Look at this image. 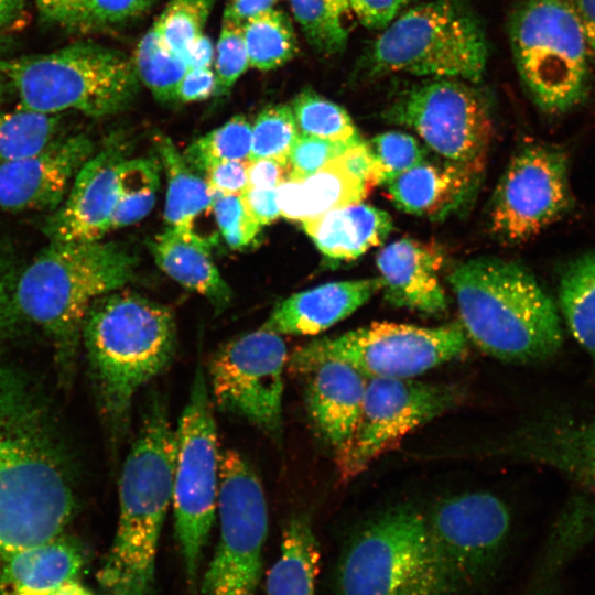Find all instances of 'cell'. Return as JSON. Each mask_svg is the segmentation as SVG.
<instances>
[{
	"mask_svg": "<svg viewBox=\"0 0 595 595\" xmlns=\"http://www.w3.org/2000/svg\"><path fill=\"white\" fill-rule=\"evenodd\" d=\"M448 282L459 324L484 354L526 364L547 360L561 349L559 309L522 264L473 258L456 266Z\"/></svg>",
	"mask_w": 595,
	"mask_h": 595,
	"instance_id": "obj_1",
	"label": "cell"
},
{
	"mask_svg": "<svg viewBox=\"0 0 595 595\" xmlns=\"http://www.w3.org/2000/svg\"><path fill=\"white\" fill-rule=\"evenodd\" d=\"M175 430L166 405L153 396L119 480V517L98 573L101 595H155L160 536L172 502Z\"/></svg>",
	"mask_w": 595,
	"mask_h": 595,
	"instance_id": "obj_2",
	"label": "cell"
},
{
	"mask_svg": "<svg viewBox=\"0 0 595 595\" xmlns=\"http://www.w3.org/2000/svg\"><path fill=\"white\" fill-rule=\"evenodd\" d=\"M82 334L102 408L116 426L125 428L138 390L174 358V316L138 294L111 292L91 305Z\"/></svg>",
	"mask_w": 595,
	"mask_h": 595,
	"instance_id": "obj_3",
	"label": "cell"
},
{
	"mask_svg": "<svg viewBox=\"0 0 595 595\" xmlns=\"http://www.w3.org/2000/svg\"><path fill=\"white\" fill-rule=\"evenodd\" d=\"M0 386V563L62 534L74 501L43 435Z\"/></svg>",
	"mask_w": 595,
	"mask_h": 595,
	"instance_id": "obj_4",
	"label": "cell"
},
{
	"mask_svg": "<svg viewBox=\"0 0 595 595\" xmlns=\"http://www.w3.org/2000/svg\"><path fill=\"white\" fill-rule=\"evenodd\" d=\"M136 267L134 256L115 242L50 241L19 278L14 301L62 348L72 347L91 305L120 290Z\"/></svg>",
	"mask_w": 595,
	"mask_h": 595,
	"instance_id": "obj_5",
	"label": "cell"
},
{
	"mask_svg": "<svg viewBox=\"0 0 595 595\" xmlns=\"http://www.w3.org/2000/svg\"><path fill=\"white\" fill-rule=\"evenodd\" d=\"M487 60L485 30L468 0H432L399 14L355 71L364 78L407 73L476 84Z\"/></svg>",
	"mask_w": 595,
	"mask_h": 595,
	"instance_id": "obj_6",
	"label": "cell"
},
{
	"mask_svg": "<svg viewBox=\"0 0 595 595\" xmlns=\"http://www.w3.org/2000/svg\"><path fill=\"white\" fill-rule=\"evenodd\" d=\"M0 73L11 82L20 107L46 115H115L140 88L132 57L93 41L43 54L0 56Z\"/></svg>",
	"mask_w": 595,
	"mask_h": 595,
	"instance_id": "obj_7",
	"label": "cell"
},
{
	"mask_svg": "<svg viewBox=\"0 0 595 595\" xmlns=\"http://www.w3.org/2000/svg\"><path fill=\"white\" fill-rule=\"evenodd\" d=\"M508 37L520 80L541 111L559 116L585 102L594 63L571 0H521Z\"/></svg>",
	"mask_w": 595,
	"mask_h": 595,
	"instance_id": "obj_8",
	"label": "cell"
},
{
	"mask_svg": "<svg viewBox=\"0 0 595 595\" xmlns=\"http://www.w3.org/2000/svg\"><path fill=\"white\" fill-rule=\"evenodd\" d=\"M338 595H458L426 537L424 515L389 509L354 537L337 567Z\"/></svg>",
	"mask_w": 595,
	"mask_h": 595,
	"instance_id": "obj_9",
	"label": "cell"
},
{
	"mask_svg": "<svg viewBox=\"0 0 595 595\" xmlns=\"http://www.w3.org/2000/svg\"><path fill=\"white\" fill-rule=\"evenodd\" d=\"M220 456L207 380L197 368L175 430L172 490L175 534L193 595L217 512Z\"/></svg>",
	"mask_w": 595,
	"mask_h": 595,
	"instance_id": "obj_10",
	"label": "cell"
},
{
	"mask_svg": "<svg viewBox=\"0 0 595 595\" xmlns=\"http://www.w3.org/2000/svg\"><path fill=\"white\" fill-rule=\"evenodd\" d=\"M467 340L459 323L437 327L374 323L307 343L291 354L288 369L337 359L367 378L410 379L459 358L466 353Z\"/></svg>",
	"mask_w": 595,
	"mask_h": 595,
	"instance_id": "obj_11",
	"label": "cell"
},
{
	"mask_svg": "<svg viewBox=\"0 0 595 595\" xmlns=\"http://www.w3.org/2000/svg\"><path fill=\"white\" fill-rule=\"evenodd\" d=\"M219 540L198 588L201 595H253L261 577L268 509L262 484L238 452L220 456Z\"/></svg>",
	"mask_w": 595,
	"mask_h": 595,
	"instance_id": "obj_12",
	"label": "cell"
},
{
	"mask_svg": "<svg viewBox=\"0 0 595 595\" xmlns=\"http://www.w3.org/2000/svg\"><path fill=\"white\" fill-rule=\"evenodd\" d=\"M429 544L458 595H469L494 575L509 537L511 516L487 491L440 500L424 516Z\"/></svg>",
	"mask_w": 595,
	"mask_h": 595,
	"instance_id": "obj_13",
	"label": "cell"
},
{
	"mask_svg": "<svg viewBox=\"0 0 595 595\" xmlns=\"http://www.w3.org/2000/svg\"><path fill=\"white\" fill-rule=\"evenodd\" d=\"M382 116L414 131L444 160L485 166L494 126L486 99L472 83L434 78L416 84Z\"/></svg>",
	"mask_w": 595,
	"mask_h": 595,
	"instance_id": "obj_14",
	"label": "cell"
},
{
	"mask_svg": "<svg viewBox=\"0 0 595 595\" xmlns=\"http://www.w3.org/2000/svg\"><path fill=\"white\" fill-rule=\"evenodd\" d=\"M574 205L567 151L530 143L515 153L496 186L489 227L501 241L522 244L564 218Z\"/></svg>",
	"mask_w": 595,
	"mask_h": 595,
	"instance_id": "obj_15",
	"label": "cell"
},
{
	"mask_svg": "<svg viewBox=\"0 0 595 595\" xmlns=\"http://www.w3.org/2000/svg\"><path fill=\"white\" fill-rule=\"evenodd\" d=\"M462 399V389L452 383L367 378L356 428L336 452L342 479L363 473L409 432L452 410Z\"/></svg>",
	"mask_w": 595,
	"mask_h": 595,
	"instance_id": "obj_16",
	"label": "cell"
},
{
	"mask_svg": "<svg viewBox=\"0 0 595 595\" xmlns=\"http://www.w3.org/2000/svg\"><path fill=\"white\" fill-rule=\"evenodd\" d=\"M288 360L286 345L277 333L260 327L232 338L212 356L209 394L223 411L280 437Z\"/></svg>",
	"mask_w": 595,
	"mask_h": 595,
	"instance_id": "obj_17",
	"label": "cell"
},
{
	"mask_svg": "<svg viewBox=\"0 0 595 595\" xmlns=\"http://www.w3.org/2000/svg\"><path fill=\"white\" fill-rule=\"evenodd\" d=\"M91 153V141L85 134H74L58 137L36 153L0 165V207L15 213L54 212Z\"/></svg>",
	"mask_w": 595,
	"mask_h": 595,
	"instance_id": "obj_18",
	"label": "cell"
},
{
	"mask_svg": "<svg viewBox=\"0 0 595 595\" xmlns=\"http://www.w3.org/2000/svg\"><path fill=\"white\" fill-rule=\"evenodd\" d=\"M120 149L111 147L90 156L71 190L44 225L50 241L100 240L110 229L119 197Z\"/></svg>",
	"mask_w": 595,
	"mask_h": 595,
	"instance_id": "obj_19",
	"label": "cell"
},
{
	"mask_svg": "<svg viewBox=\"0 0 595 595\" xmlns=\"http://www.w3.org/2000/svg\"><path fill=\"white\" fill-rule=\"evenodd\" d=\"M442 248L432 242L402 238L385 246L376 257L385 299L396 307L422 314H442L447 298L441 283Z\"/></svg>",
	"mask_w": 595,
	"mask_h": 595,
	"instance_id": "obj_20",
	"label": "cell"
},
{
	"mask_svg": "<svg viewBox=\"0 0 595 595\" xmlns=\"http://www.w3.org/2000/svg\"><path fill=\"white\" fill-rule=\"evenodd\" d=\"M290 371L305 378L310 418L323 440L338 452L356 428L367 377L337 359L317 360Z\"/></svg>",
	"mask_w": 595,
	"mask_h": 595,
	"instance_id": "obj_21",
	"label": "cell"
},
{
	"mask_svg": "<svg viewBox=\"0 0 595 595\" xmlns=\"http://www.w3.org/2000/svg\"><path fill=\"white\" fill-rule=\"evenodd\" d=\"M506 451L552 467L595 493V421L545 419L517 432Z\"/></svg>",
	"mask_w": 595,
	"mask_h": 595,
	"instance_id": "obj_22",
	"label": "cell"
},
{
	"mask_svg": "<svg viewBox=\"0 0 595 595\" xmlns=\"http://www.w3.org/2000/svg\"><path fill=\"white\" fill-rule=\"evenodd\" d=\"M483 170L482 165L428 158L386 185L389 198L404 213L443 219L472 199Z\"/></svg>",
	"mask_w": 595,
	"mask_h": 595,
	"instance_id": "obj_23",
	"label": "cell"
},
{
	"mask_svg": "<svg viewBox=\"0 0 595 595\" xmlns=\"http://www.w3.org/2000/svg\"><path fill=\"white\" fill-rule=\"evenodd\" d=\"M379 278L329 282L280 302L262 328L279 335H315L345 320L380 291Z\"/></svg>",
	"mask_w": 595,
	"mask_h": 595,
	"instance_id": "obj_24",
	"label": "cell"
},
{
	"mask_svg": "<svg viewBox=\"0 0 595 595\" xmlns=\"http://www.w3.org/2000/svg\"><path fill=\"white\" fill-rule=\"evenodd\" d=\"M317 249L334 260H354L385 242L391 216L361 202L332 209L302 223Z\"/></svg>",
	"mask_w": 595,
	"mask_h": 595,
	"instance_id": "obj_25",
	"label": "cell"
},
{
	"mask_svg": "<svg viewBox=\"0 0 595 595\" xmlns=\"http://www.w3.org/2000/svg\"><path fill=\"white\" fill-rule=\"evenodd\" d=\"M213 239L167 228L153 239L150 249L167 275L223 310L231 300V291L210 257Z\"/></svg>",
	"mask_w": 595,
	"mask_h": 595,
	"instance_id": "obj_26",
	"label": "cell"
},
{
	"mask_svg": "<svg viewBox=\"0 0 595 595\" xmlns=\"http://www.w3.org/2000/svg\"><path fill=\"white\" fill-rule=\"evenodd\" d=\"M370 190L347 169L339 155L306 177L284 181L278 186L277 194L280 214L303 223L361 202Z\"/></svg>",
	"mask_w": 595,
	"mask_h": 595,
	"instance_id": "obj_27",
	"label": "cell"
},
{
	"mask_svg": "<svg viewBox=\"0 0 595 595\" xmlns=\"http://www.w3.org/2000/svg\"><path fill=\"white\" fill-rule=\"evenodd\" d=\"M84 562L80 547L62 536L24 548L0 563V593L60 587L76 581Z\"/></svg>",
	"mask_w": 595,
	"mask_h": 595,
	"instance_id": "obj_28",
	"label": "cell"
},
{
	"mask_svg": "<svg viewBox=\"0 0 595 595\" xmlns=\"http://www.w3.org/2000/svg\"><path fill=\"white\" fill-rule=\"evenodd\" d=\"M320 551L306 515L288 520L280 552L267 575V595H316Z\"/></svg>",
	"mask_w": 595,
	"mask_h": 595,
	"instance_id": "obj_29",
	"label": "cell"
},
{
	"mask_svg": "<svg viewBox=\"0 0 595 595\" xmlns=\"http://www.w3.org/2000/svg\"><path fill=\"white\" fill-rule=\"evenodd\" d=\"M155 144L167 176L164 210L167 228L199 234L194 223L198 216L212 209L213 191L169 138L158 137Z\"/></svg>",
	"mask_w": 595,
	"mask_h": 595,
	"instance_id": "obj_30",
	"label": "cell"
},
{
	"mask_svg": "<svg viewBox=\"0 0 595 595\" xmlns=\"http://www.w3.org/2000/svg\"><path fill=\"white\" fill-rule=\"evenodd\" d=\"M559 310L572 336L595 363V250L565 267L559 283Z\"/></svg>",
	"mask_w": 595,
	"mask_h": 595,
	"instance_id": "obj_31",
	"label": "cell"
},
{
	"mask_svg": "<svg viewBox=\"0 0 595 595\" xmlns=\"http://www.w3.org/2000/svg\"><path fill=\"white\" fill-rule=\"evenodd\" d=\"M294 20L320 55L331 57L346 48L354 18L347 0H288Z\"/></svg>",
	"mask_w": 595,
	"mask_h": 595,
	"instance_id": "obj_32",
	"label": "cell"
},
{
	"mask_svg": "<svg viewBox=\"0 0 595 595\" xmlns=\"http://www.w3.org/2000/svg\"><path fill=\"white\" fill-rule=\"evenodd\" d=\"M249 66L271 71L293 60L299 52L294 26L284 11L272 8L242 24Z\"/></svg>",
	"mask_w": 595,
	"mask_h": 595,
	"instance_id": "obj_33",
	"label": "cell"
},
{
	"mask_svg": "<svg viewBox=\"0 0 595 595\" xmlns=\"http://www.w3.org/2000/svg\"><path fill=\"white\" fill-rule=\"evenodd\" d=\"M61 115L0 109V165L29 156L60 137Z\"/></svg>",
	"mask_w": 595,
	"mask_h": 595,
	"instance_id": "obj_34",
	"label": "cell"
},
{
	"mask_svg": "<svg viewBox=\"0 0 595 595\" xmlns=\"http://www.w3.org/2000/svg\"><path fill=\"white\" fill-rule=\"evenodd\" d=\"M132 61L140 83L155 99L176 101L177 88L187 65L183 57L164 44L153 26L137 44Z\"/></svg>",
	"mask_w": 595,
	"mask_h": 595,
	"instance_id": "obj_35",
	"label": "cell"
},
{
	"mask_svg": "<svg viewBox=\"0 0 595 595\" xmlns=\"http://www.w3.org/2000/svg\"><path fill=\"white\" fill-rule=\"evenodd\" d=\"M160 186L159 165L152 159L125 160L119 172V197L111 229L134 224L152 209Z\"/></svg>",
	"mask_w": 595,
	"mask_h": 595,
	"instance_id": "obj_36",
	"label": "cell"
},
{
	"mask_svg": "<svg viewBox=\"0 0 595 595\" xmlns=\"http://www.w3.org/2000/svg\"><path fill=\"white\" fill-rule=\"evenodd\" d=\"M300 134L328 140L359 137L349 113L339 105L314 90H302L291 105Z\"/></svg>",
	"mask_w": 595,
	"mask_h": 595,
	"instance_id": "obj_37",
	"label": "cell"
},
{
	"mask_svg": "<svg viewBox=\"0 0 595 595\" xmlns=\"http://www.w3.org/2000/svg\"><path fill=\"white\" fill-rule=\"evenodd\" d=\"M251 143L252 125L244 116H235L194 141L183 155L195 171L204 172L215 162L249 160Z\"/></svg>",
	"mask_w": 595,
	"mask_h": 595,
	"instance_id": "obj_38",
	"label": "cell"
},
{
	"mask_svg": "<svg viewBox=\"0 0 595 595\" xmlns=\"http://www.w3.org/2000/svg\"><path fill=\"white\" fill-rule=\"evenodd\" d=\"M215 0H169L154 30L164 44L183 57L186 48L202 34Z\"/></svg>",
	"mask_w": 595,
	"mask_h": 595,
	"instance_id": "obj_39",
	"label": "cell"
},
{
	"mask_svg": "<svg viewBox=\"0 0 595 595\" xmlns=\"http://www.w3.org/2000/svg\"><path fill=\"white\" fill-rule=\"evenodd\" d=\"M300 136L291 106L264 108L252 125L250 160L274 159L286 162Z\"/></svg>",
	"mask_w": 595,
	"mask_h": 595,
	"instance_id": "obj_40",
	"label": "cell"
},
{
	"mask_svg": "<svg viewBox=\"0 0 595 595\" xmlns=\"http://www.w3.org/2000/svg\"><path fill=\"white\" fill-rule=\"evenodd\" d=\"M367 144L379 164L382 184L429 158L428 148L416 138L401 131L378 134Z\"/></svg>",
	"mask_w": 595,
	"mask_h": 595,
	"instance_id": "obj_41",
	"label": "cell"
},
{
	"mask_svg": "<svg viewBox=\"0 0 595 595\" xmlns=\"http://www.w3.org/2000/svg\"><path fill=\"white\" fill-rule=\"evenodd\" d=\"M215 96L227 95L235 83L250 67L242 24L223 17L219 37L215 47Z\"/></svg>",
	"mask_w": 595,
	"mask_h": 595,
	"instance_id": "obj_42",
	"label": "cell"
},
{
	"mask_svg": "<svg viewBox=\"0 0 595 595\" xmlns=\"http://www.w3.org/2000/svg\"><path fill=\"white\" fill-rule=\"evenodd\" d=\"M361 141L364 140L360 136L349 140L335 141L300 134L289 155L288 180L303 178L315 173L327 162Z\"/></svg>",
	"mask_w": 595,
	"mask_h": 595,
	"instance_id": "obj_43",
	"label": "cell"
},
{
	"mask_svg": "<svg viewBox=\"0 0 595 595\" xmlns=\"http://www.w3.org/2000/svg\"><path fill=\"white\" fill-rule=\"evenodd\" d=\"M212 210L223 237L231 248L248 246L260 227L248 214L240 194L213 192Z\"/></svg>",
	"mask_w": 595,
	"mask_h": 595,
	"instance_id": "obj_44",
	"label": "cell"
},
{
	"mask_svg": "<svg viewBox=\"0 0 595 595\" xmlns=\"http://www.w3.org/2000/svg\"><path fill=\"white\" fill-rule=\"evenodd\" d=\"M156 1L86 0L76 32H97L122 25L145 14Z\"/></svg>",
	"mask_w": 595,
	"mask_h": 595,
	"instance_id": "obj_45",
	"label": "cell"
},
{
	"mask_svg": "<svg viewBox=\"0 0 595 595\" xmlns=\"http://www.w3.org/2000/svg\"><path fill=\"white\" fill-rule=\"evenodd\" d=\"M354 18L366 29L385 30L416 0H347Z\"/></svg>",
	"mask_w": 595,
	"mask_h": 595,
	"instance_id": "obj_46",
	"label": "cell"
},
{
	"mask_svg": "<svg viewBox=\"0 0 595 595\" xmlns=\"http://www.w3.org/2000/svg\"><path fill=\"white\" fill-rule=\"evenodd\" d=\"M248 160L219 161L208 165L204 173L213 192L241 194L248 185Z\"/></svg>",
	"mask_w": 595,
	"mask_h": 595,
	"instance_id": "obj_47",
	"label": "cell"
},
{
	"mask_svg": "<svg viewBox=\"0 0 595 595\" xmlns=\"http://www.w3.org/2000/svg\"><path fill=\"white\" fill-rule=\"evenodd\" d=\"M43 23L76 32L86 0H34Z\"/></svg>",
	"mask_w": 595,
	"mask_h": 595,
	"instance_id": "obj_48",
	"label": "cell"
},
{
	"mask_svg": "<svg viewBox=\"0 0 595 595\" xmlns=\"http://www.w3.org/2000/svg\"><path fill=\"white\" fill-rule=\"evenodd\" d=\"M240 196L248 214L259 226L268 225L281 215L277 188L247 186Z\"/></svg>",
	"mask_w": 595,
	"mask_h": 595,
	"instance_id": "obj_49",
	"label": "cell"
},
{
	"mask_svg": "<svg viewBox=\"0 0 595 595\" xmlns=\"http://www.w3.org/2000/svg\"><path fill=\"white\" fill-rule=\"evenodd\" d=\"M216 93V75L213 67L187 68L176 94V100L192 102L205 100Z\"/></svg>",
	"mask_w": 595,
	"mask_h": 595,
	"instance_id": "obj_50",
	"label": "cell"
},
{
	"mask_svg": "<svg viewBox=\"0 0 595 595\" xmlns=\"http://www.w3.org/2000/svg\"><path fill=\"white\" fill-rule=\"evenodd\" d=\"M567 563L560 556L543 554L537 572L522 595H558L560 578Z\"/></svg>",
	"mask_w": 595,
	"mask_h": 595,
	"instance_id": "obj_51",
	"label": "cell"
},
{
	"mask_svg": "<svg viewBox=\"0 0 595 595\" xmlns=\"http://www.w3.org/2000/svg\"><path fill=\"white\" fill-rule=\"evenodd\" d=\"M248 185L258 188H278L289 178V165L274 159L248 160Z\"/></svg>",
	"mask_w": 595,
	"mask_h": 595,
	"instance_id": "obj_52",
	"label": "cell"
},
{
	"mask_svg": "<svg viewBox=\"0 0 595 595\" xmlns=\"http://www.w3.org/2000/svg\"><path fill=\"white\" fill-rule=\"evenodd\" d=\"M279 0H227L224 15L244 24L250 18L274 8Z\"/></svg>",
	"mask_w": 595,
	"mask_h": 595,
	"instance_id": "obj_53",
	"label": "cell"
},
{
	"mask_svg": "<svg viewBox=\"0 0 595 595\" xmlns=\"http://www.w3.org/2000/svg\"><path fill=\"white\" fill-rule=\"evenodd\" d=\"M28 18V0H0V34L22 28Z\"/></svg>",
	"mask_w": 595,
	"mask_h": 595,
	"instance_id": "obj_54",
	"label": "cell"
},
{
	"mask_svg": "<svg viewBox=\"0 0 595 595\" xmlns=\"http://www.w3.org/2000/svg\"><path fill=\"white\" fill-rule=\"evenodd\" d=\"M215 58V47L210 39L202 34L198 36L183 54L187 68L212 67Z\"/></svg>",
	"mask_w": 595,
	"mask_h": 595,
	"instance_id": "obj_55",
	"label": "cell"
},
{
	"mask_svg": "<svg viewBox=\"0 0 595 595\" xmlns=\"http://www.w3.org/2000/svg\"><path fill=\"white\" fill-rule=\"evenodd\" d=\"M581 20L595 64V0H571Z\"/></svg>",
	"mask_w": 595,
	"mask_h": 595,
	"instance_id": "obj_56",
	"label": "cell"
},
{
	"mask_svg": "<svg viewBox=\"0 0 595 595\" xmlns=\"http://www.w3.org/2000/svg\"><path fill=\"white\" fill-rule=\"evenodd\" d=\"M0 595H91V593L76 581L68 582L60 587L47 591L17 589L0 593Z\"/></svg>",
	"mask_w": 595,
	"mask_h": 595,
	"instance_id": "obj_57",
	"label": "cell"
},
{
	"mask_svg": "<svg viewBox=\"0 0 595 595\" xmlns=\"http://www.w3.org/2000/svg\"><path fill=\"white\" fill-rule=\"evenodd\" d=\"M14 93L11 82L0 73V104Z\"/></svg>",
	"mask_w": 595,
	"mask_h": 595,
	"instance_id": "obj_58",
	"label": "cell"
},
{
	"mask_svg": "<svg viewBox=\"0 0 595 595\" xmlns=\"http://www.w3.org/2000/svg\"><path fill=\"white\" fill-rule=\"evenodd\" d=\"M17 47V42L7 34H0V56L12 52Z\"/></svg>",
	"mask_w": 595,
	"mask_h": 595,
	"instance_id": "obj_59",
	"label": "cell"
},
{
	"mask_svg": "<svg viewBox=\"0 0 595 595\" xmlns=\"http://www.w3.org/2000/svg\"><path fill=\"white\" fill-rule=\"evenodd\" d=\"M4 303V288H3V281L0 270V324H1V317H2V309Z\"/></svg>",
	"mask_w": 595,
	"mask_h": 595,
	"instance_id": "obj_60",
	"label": "cell"
}]
</instances>
